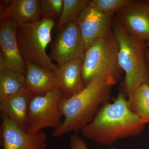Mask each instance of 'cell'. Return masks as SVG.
Returning <instances> with one entry per match:
<instances>
[{
	"label": "cell",
	"instance_id": "3",
	"mask_svg": "<svg viewBox=\"0 0 149 149\" xmlns=\"http://www.w3.org/2000/svg\"><path fill=\"white\" fill-rule=\"evenodd\" d=\"M112 29L119 44L118 62L125 74L121 92L128 98L140 85L149 83L147 43L129 33L116 18Z\"/></svg>",
	"mask_w": 149,
	"mask_h": 149
},
{
	"label": "cell",
	"instance_id": "4",
	"mask_svg": "<svg viewBox=\"0 0 149 149\" xmlns=\"http://www.w3.org/2000/svg\"><path fill=\"white\" fill-rule=\"evenodd\" d=\"M119 49L117 38L111 28L86 50L82 68L85 86L94 79L113 86L121 80L124 72L118 62Z\"/></svg>",
	"mask_w": 149,
	"mask_h": 149
},
{
	"label": "cell",
	"instance_id": "10",
	"mask_svg": "<svg viewBox=\"0 0 149 149\" xmlns=\"http://www.w3.org/2000/svg\"><path fill=\"white\" fill-rule=\"evenodd\" d=\"M115 18L130 34L149 42V17L146 1H132L116 13Z\"/></svg>",
	"mask_w": 149,
	"mask_h": 149
},
{
	"label": "cell",
	"instance_id": "17",
	"mask_svg": "<svg viewBox=\"0 0 149 149\" xmlns=\"http://www.w3.org/2000/svg\"><path fill=\"white\" fill-rule=\"evenodd\" d=\"M130 110L139 116L146 123H149V83L140 85L128 98Z\"/></svg>",
	"mask_w": 149,
	"mask_h": 149
},
{
	"label": "cell",
	"instance_id": "2",
	"mask_svg": "<svg viewBox=\"0 0 149 149\" xmlns=\"http://www.w3.org/2000/svg\"><path fill=\"white\" fill-rule=\"evenodd\" d=\"M113 86L99 79H94L76 95L62 97L58 109L64 117L61 126L54 130L52 136L58 138L72 132L77 134L91 123L99 109L109 102Z\"/></svg>",
	"mask_w": 149,
	"mask_h": 149
},
{
	"label": "cell",
	"instance_id": "14",
	"mask_svg": "<svg viewBox=\"0 0 149 149\" xmlns=\"http://www.w3.org/2000/svg\"><path fill=\"white\" fill-rule=\"evenodd\" d=\"M1 3L7 16L18 25L34 23L42 19L39 0L2 1Z\"/></svg>",
	"mask_w": 149,
	"mask_h": 149
},
{
	"label": "cell",
	"instance_id": "5",
	"mask_svg": "<svg viewBox=\"0 0 149 149\" xmlns=\"http://www.w3.org/2000/svg\"><path fill=\"white\" fill-rule=\"evenodd\" d=\"M55 19L44 17L34 23L17 25L16 37L19 52L28 61L56 74L59 67L49 57L46 49L52 40V32L56 25Z\"/></svg>",
	"mask_w": 149,
	"mask_h": 149
},
{
	"label": "cell",
	"instance_id": "1",
	"mask_svg": "<svg viewBox=\"0 0 149 149\" xmlns=\"http://www.w3.org/2000/svg\"><path fill=\"white\" fill-rule=\"evenodd\" d=\"M146 124L130 110L128 100L120 92L112 103L108 102L101 107L93 121L81 133L96 143L111 146L118 140L140 136Z\"/></svg>",
	"mask_w": 149,
	"mask_h": 149
},
{
	"label": "cell",
	"instance_id": "11",
	"mask_svg": "<svg viewBox=\"0 0 149 149\" xmlns=\"http://www.w3.org/2000/svg\"><path fill=\"white\" fill-rule=\"evenodd\" d=\"M17 24L7 16L1 17L0 46L8 66L25 75L26 65L19 52L16 37Z\"/></svg>",
	"mask_w": 149,
	"mask_h": 149
},
{
	"label": "cell",
	"instance_id": "24",
	"mask_svg": "<svg viewBox=\"0 0 149 149\" xmlns=\"http://www.w3.org/2000/svg\"><path fill=\"white\" fill-rule=\"evenodd\" d=\"M147 46L149 48V42H147Z\"/></svg>",
	"mask_w": 149,
	"mask_h": 149
},
{
	"label": "cell",
	"instance_id": "15",
	"mask_svg": "<svg viewBox=\"0 0 149 149\" xmlns=\"http://www.w3.org/2000/svg\"><path fill=\"white\" fill-rule=\"evenodd\" d=\"M24 62L26 65V85L29 91L35 95H42L54 89H58V81L54 72L30 62Z\"/></svg>",
	"mask_w": 149,
	"mask_h": 149
},
{
	"label": "cell",
	"instance_id": "16",
	"mask_svg": "<svg viewBox=\"0 0 149 149\" xmlns=\"http://www.w3.org/2000/svg\"><path fill=\"white\" fill-rule=\"evenodd\" d=\"M27 88L25 75L11 69L0 52V101L24 91Z\"/></svg>",
	"mask_w": 149,
	"mask_h": 149
},
{
	"label": "cell",
	"instance_id": "25",
	"mask_svg": "<svg viewBox=\"0 0 149 149\" xmlns=\"http://www.w3.org/2000/svg\"><path fill=\"white\" fill-rule=\"evenodd\" d=\"M148 149H149V148H148Z\"/></svg>",
	"mask_w": 149,
	"mask_h": 149
},
{
	"label": "cell",
	"instance_id": "9",
	"mask_svg": "<svg viewBox=\"0 0 149 149\" xmlns=\"http://www.w3.org/2000/svg\"><path fill=\"white\" fill-rule=\"evenodd\" d=\"M113 17L108 16L89 1L75 21L87 50L112 28Z\"/></svg>",
	"mask_w": 149,
	"mask_h": 149
},
{
	"label": "cell",
	"instance_id": "20",
	"mask_svg": "<svg viewBox=\"0 0 149 149\" xmlns=\"http://www.w3.org/2000/svg\"><path fill=\"white\" fill-rule=\"evenodd\" d=\"M93 3L102 12L108 16L113 17L124 7L131 3V0H92Z\"/></svg>",
	"mask_w": 149,
	"mask_h": 149
},
{
	"label": "cell",
	"instance_id": "23",
	"mask_svg": "<svg viewBox=\"0 0 149 149\" xmlns=\"http://www.w3.org/2000/svg\"><path fill=\"white\" fill-rule=\"evenodd\" d=\"M146 6L147 11H148V14L149 17V1H146Z\"/></svg>",
	"mask_w": 149,
	"mask_h": 149
},
{
	"label": "cell",
	"instance_id": "8",
	"mask_svg": "<svg viewBox=\"0 0 149 149\" xmlns=\"http://www.w3.org/2000/svg\"><path fill=\"white\" fill-rule=\"evenodd\" d=\"M0 145L2 149H46L48 137L42 130L29 133L5 115L1 114Z\"/></svg>",
	"mask_w": 149,
	"mask_h": 149
},
{
	"label": "cell",
	"instance_id": "18",
	"mask_svg": "<svg viewBox=\"0 0 149 149\" xmlns=\"http://www.w3.org/2000/svg\"><path fill=\"white\" fill-rule=\"evenodd\" d=\"M88 2V0H63L62 12L56 25V30L59 31L69 23L76 21Z\"/></svg>",
	"mask_w": 149,
	"mask_h": 149
},
{
	"label": "cell",
	"instance_id": "7",
	"mask_svg": "<svg viewBox=\"0 0 149 149\" xmlns=\"http://www.w3.org/2000/svg\"><path fill=\"white\" fill-rule=\"evenodd\" d=\"M52 43L49 57L58 66L71 61L84 59L86 49L75 22L58 31Z\"/></svg>",
	"mask_w": 149,
	"mask_h": 149
},
{
	"label": "cell",
	"instance_id": "12",
	"mask_svg": "<svg viewBox=\"0 0 149 149\" xmlns=\"http://www.w3.org/2000/svg\"><path fill=\"white\" fill-rule=\"evenodd\" d=\"M83 59L74 60L58 66L56 74L58 90L62 97L69 98L76 95L85 88L83 82L82 68Z\"/></svg>",
	"mask_w": 149,
	"mask_h": 149
},
{
	"label": "cell",
	"instance_id": "13",
	"mask_svg": "<svg viewBox=\"0 0 149 149\" xmlns=\"http://www.w3.org/2000/svg\"><path fill=\"white\" fill-rule=\"evenodd\" d=\"M35 95L26 88L20 93L0 101L1 114L5 115L27 131L29 103Z\"/></svg>",
	"mask_w": 149,
	"mask_h": 149
},
{
	"label": "cell",
	"instance_id": "22",
	"mask_svg": "<svg viewBox=\"0 0 149 149\" xmlns=\"http://www.w3.org/2000/svg\"><path fill=\"white\" fill-rule=\"evenodd\" d=\"M146 56L147 61H148V64L149 67V48L147 47L146 49Z\"/></svg>",
	"mask_w": 149,
	"mask_h": 149
},
{
	"label": "cell",
	"instance_id": "21",
	"mask_svg": "<svg viewBox=\"0 0 149 149\" xmlns=\"http://www.w3.org/2000/svg\"><path fill=\"white\" fill-rule=\"evenodd\" d=\"M70 149H89L84 139L77 134H74L70 138Z\"/></svg>",
	"mask_w": 149,
	"mask_h": 149
},
{
	"label": "cell",
	"instance_id": "6",
	"mask_svg": "<svg viewBox=\"0 0 149 149\" xmlns=\"http://www.w3.org/2000/svg\"><path fill=\"white\" fill-rule=\"evenodd\" d=\"M62 95L58 89L42 95H35L31 99L28 109L27 132L38 133L44 128L57 130L61 126L62 117L58 103Z\"/></svg>",
	"mask_w": 149,
	"mask_h": 149
},
{
	"label": "cell",
	"instance_id": "19",
	"mask_svg": "<svg viewBox=\"0 0 149 149\" xmlns=\"http://www.w3.org/2000/svg\"><path fill=\"white\" fill-rule=\"evenodd\" d=\"M40 3L42 17L58 20L62 12L63 0H40Z\"/></svg>",
	"mask_w": 149,
	"mask_h": 149
}]
</instances>
